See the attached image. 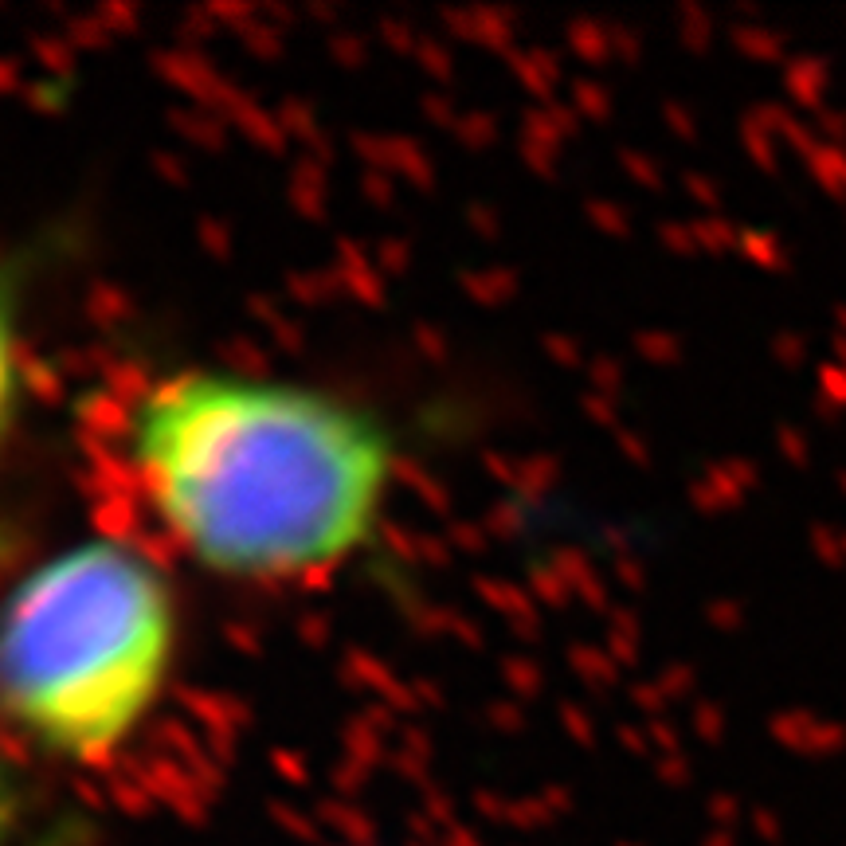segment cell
<instances>
[{"instance_id": "obj_1", "label": "cell", "mask_w": 846, "mask_h": 846, "mask_svg": "<svg viewBox=\"0 0 846 846\" xmlns=\"http://www.w3.org/2000/svg\"><path fill=\"white\" fill-rule=\"evenodd\" d=\"M126 455L161 529L232 580H310L357 557L396 474L388 431L357 404L228 369L153 380Z\"/></svg>"}, {"instance_id": "obj_2", "label": "cell", "mask_w": 846, "mask_h": 846, "mask_svg": "<svg viewBox=\"0 0 846 846\" xmlns=\"http://www.w3.org/2000/svg\"><path fill=\"white\" fill-rule=\"evenodd\" d=\"M173 655L161 568L122 541L67 545L0 600V717L59 760H106L153 713Z\"/></svg>"}, {"instance_id": "obj_3", "label": "cell", "mask_w": 846, "mask_h": 846, "mask_svg": "<svg viewBox=\"0 0 846 846\" xmlns=\"http://www.w3.org/2000/svg\"><path fill=\"white\" fill-rule=\"evenodd\" d=\"M16 271L0 263V451L16 427L24 400V357H20V286Z\"/></svg>"}, {"instance_id": "obj_4", "label": "cell", "mask_w": 846, "mask_h": 846, "mask_svg": "<svg viewBox=\"0 0 846 846\" xmlns=\"http://www.w3.org/2000/svg\"><path fill=\"white\" fill-rule=\"evenodd\" d=\"M0 846H36L32 799L4 756H0Z\"/></svg>"}]
</instances>
